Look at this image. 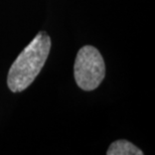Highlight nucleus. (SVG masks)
<instances>
[{"mask_svg":"<svg viewBox=\"0 0 155 155\" xmlns=\"http://www.w3.org/2000/svg\"><path fill=\"white\" fill-rule=\"evenodd\" d=\"M108 155H142L143 152L127 140H117L110 145Z\"/></svg>","mask_w":155,"mask_h":155,"instance_id":"7ed1b4c3","label":"nucleus"},{"mask_svg":"<svg viewBox=\"0 0 155 155\" xmlns=\"http://www.w3.org/2000/svg\"><path fill=\"white\" fill-rule=\"evenodd\" d=\"M105 78L103 57L95 46L85 45L78 51L75 61V80L84 91L97 89Z\"/></svg>","mask_w":155,"mask_h":155,"instance_id":"f03ea898","label":"nucleus"},{"mask_svg":"<svg viewBox=\"0 0 155 155\" xmlns=\"http://www.w3.org/2000/svg\"><path fill=\"white\" fill-rule=\"evenodd\" d=\"M51 45L48 35L40 31L20 52L7 76V85L11 92H22L31 85L48 60Z\"/></svg>","mask_w":155,"mask_h":155,"instance_id":"f257e3e1","label":"nucleus"}]
</instances>
